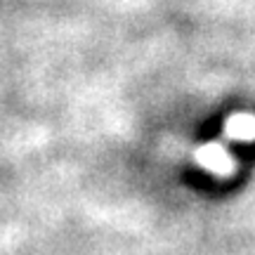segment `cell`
I'll return each mask as SVG.
<instances>
[{
  "label": "cell",
  "mask_w": 255,
  "mask_h": 255,
  "mask_svg": "<svg viewBox=\"0 0 255 255\" xmlns=\"http://www.w3.org/2000/svg\"><path fill=\"white\" fill-rule=\"evenodd\" d=\"M196 161H199V165H203L213 175H229L234 170V156L227 151V146L218 144V142L199 146Z\"/></svg>",
  "instance_id": "cell-1"
},
{
  "label": "cell",
  "mask_w": 255,
  "mask_h": 255,
  "mask_svg": "<svg viewBox=\"0 0 255 255\" xmlns=\"http://www.w3.org/2000/svg\"><path fill=\"white\" fill-rule=\"evenodd\" d=\"M225 137L227 139H239V142L255 139V116H251V114L232 116L227 121V126H225Z\"/></svg>",
  "instance_id": "cell-2"
}]
</instances>
